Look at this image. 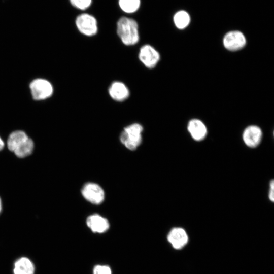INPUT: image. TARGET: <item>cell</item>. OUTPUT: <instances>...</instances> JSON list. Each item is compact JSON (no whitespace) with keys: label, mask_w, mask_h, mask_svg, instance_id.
<instances>
[{"label":"cell","mask_w":274,"mask_h":274,"mask_svg":"<svg viewBox=\"0 0 274 274\" xmlns=\"http://www.w3.org/2000/svg\"><path fill=\"white\" fill-rule=\"evenodd\" d=\"M117 33L122 42L126 46L134 45L140 39L136 21L126 17H122L118 21Z\"/></svg>","instance_id":"1"},{"label":"cell","mask_w":274,"mask_h":274,"mask_svg":"<svg viewBox=\"0 0 274 274\" xmlns=\"http://www.w3.org/2000/svg\"><path fill=\"white\" fill-rule=\"evenodd\" d=\"M143 127L134 123L124 127L120 135L121 143L128 150H135L142 141Z\"/></svg>","instance_id":"2"},{"label":"cell","mask_w":274,"mask_h":274,"mask_svg":"<svg viewBox=\"0 0 274 274\" xmlns=\"http://www.w3.org/2000/svg\"><path fill=\"white\" fill-rule=\"evenodd\" d=\"M81 194L87 201L95 205L102 203L105 198V193L102 188L93 182L85 183L81 189Z\"/></svg>","instance_id":"3"},{"label":"cell","mask_w":274,"mask_h":274,"mask_svg":"<svg viewBox=\"0 0 274 274\" xmlns=\"http://www.w3.org/2000/svg\"><path fill=\"white\" fill-rule=\"evenodd\" d=\"M76 25L78 30L86 36H94L98 31L95 18L89 14L83 13L79 15L76 20Z\"/></svg>","instance_id":"4"},{"label":"cell","mask_w":274,"mask_h":274,"mask_svg":"<svg viewBox=\"0 0 274 274\" xmlns=\"http://www.w3.org/2000/svg\"><path fill=\"white\" fill-rule=\"evenodd\" d=\"M30 89L32 96L36 100H43L51 96L53 87L47 80L43 79H37L30 84Z\"/></svg>","instance_id":"5"},{"label":"cell","mask_w":274,"mask_h":274,"mask_svg":"<svg viewBox=\"0 0 274 274\" xmlns=\"http://www.w3.org/2000/svg\"><path fill=\"white\" fill-rule=\"evenodd\" d=\"M160 58L159 52L150 45H143L139 50V59L143 65L148 68L155 67Z\"/></svg>","instance_id":"6"},{"label":"cell","mask_w":274,"mask_h":274,"mask_svg":"<svg viewBox=\"0 0 274 274\" xmlns=\"http://www.w3.org/2000/svg\"><path fill=\"white\" fill-rule=\"evenodd\" d=\"M223 43L226 49L231 51H238L245 46L246 39L242 32L233 30L228 32L225 35Z\"/></svg>","instance_id":"7"},{"label":"cell","mask_w":274,"mask_h":274,"mask_svg":"<svg viewBox=\"0 0 274 274\" xmlns=\"http://www.w3.org/2000/svg\"><path fill=\"white\" fill-rule=\"evenodd\" d=\"M262 136L261 129L256 125L248 126L243 133V141L250 148L256 147L260 144Z\"/></svg>","instance_id":"8"},{"label":"cell","mask_w":274,"mask_h":274,"mask_svg":"<svg viewBox=\"0 0 274 274\" xmlns=\"http://www.w3.org/2000/svg\"><path fill=\"white\" fill-rule=\"evenodd\" d=\"M86 222L88 227L94 233H104L110 227L108 219L97 214L89 216L86 219Z\"/></svg>","instance_id":"9"},{"label":"cell","mask_w":274,"mask_h":274,"mask_svg":"<svg viewBox=\"0 0 274 274\" xmlns=\"http://www.w3.org/2000/svg\"><path fill=\"white\" fill-rule=\"evenodd\" d=\"M167 240L175 249L184 247L188 241V236L185 230L180 227L173 228L168 233Z\"/></svg>","instance_id":"10"},{"label":"cell","mask_w":274,"mask_h":274,"mask_svg":"<svg viewBox=\"0 0 274 274\" xmlns=\"http://www.w3.org/2000/svg\"><path fill=\"white\" fill-rule=\"evenodd\" d=\"M109 94L114 100L121 102L127 99L129 96V90L127 86L120 81L111 83L108 89Z\"/></svg>","instance_id":"11"},{"label":"cell","mask_w":274,"mask_h":274,"mask_svg":"<svg viewBox=\"0 0 274 274\" xmlns=\"http://www.w3.org/2000/svg\"><path fill=\"white\" fill-rule=\"evenodd\" d=\"M187 129L192 138L196 141L203 140L207 135V127L199 119L191 120L188 123Z\"/></svg>","instance_id":"12"},{"label":"cell","mask_w":274,"mask_h":274,"mask_svg":"<svg viewBox=\"0 0 274 274\" xmlns=\"http://www.w3.org/2000/svg\"><path fill=\"white\" fill-rule=\"evenodd\" d=\"M34 271V265L27 258L22 257L15 263L14 274H33Z\"/></svg>","instance_id":"13"},{"label":"cell","mask_w":274,"mask_h":274,"mask_svg":"<svg viewBox=\"0 0 274 274\" xmlns=\"http://www.w3.org/2000/svg\"><path fill=\"white\" fill-rule=\"evenodd\" d=\"M26 134L21 130L15 131L9 135L7 141L8 149L14 152V150L27 138Z\"/></svg>","instance_id":"14"},{"label":"cell","mask_w":274,"mask_h":274,"mask_svg":"<svg viewBox=\"0 0 274 274\" xmlns=\"http://www.w3.org/2000/svg\"><path fill=\"white\" fill-rule=\"evenodd\" d=\"M34 144L32 140L28 138L14 150V152L17 157L23 158L31 153Z\"/></svg>","instance_id":"15"},{"label":"cell","mask_w":274,"mask_h":274,"mask_svg":"<svg viewBox=\"0 0 274 274\" xmlns=\"http://www.w3.org/2000/svg\"><path fill=\"white\" fill-rule=\"evenodd\" d=\"M190 17L185 11L177 12L174 16V22L176 26L180 29L186 28L189 24Z\"/></svg>","instance_id":"16"},{"label":"cell","mask_w":274,"mask_h":274,"mask_svg":"<svg viewBox=\"0 0 274 274\" xmlns=\"http://www.w3.org/2000/svg\"><path fill=\"white\" fill-rule=\"evenodd\" d=\"M140 0H119L120 8L127 13L136 12L140 8Z\"/></svg>","instance_id":"17"},{"label":"cell","mask_w":274,"mask_h":274,"mask_svg":"<svg viewBox=\"0 0 274 274\" xmlns=\"http://www.w3.org/2000/svg\"><path fill=\"white\" fill-rule=\"evenodd\" d=\"M70 2L74 7L84 10L91 5L92 0H70Z\"/></svg>","instance_id":"18"},{"label":"cell","mask_w":274,"mask_h":274,"mask_svg":"<svg viewBox=\"0 0 274 274\" xmlns=\"http://www.w3.org/2000/svg\"><path fill=\"white\" fill-rule=\"evenodd\" d=\"M93 274H112V271L107 265H98L94 267Z\"/></svg>","instance_id":"19"},{"label":"cell","mask_w":274,"mask_h":274,"mask_svg":"<svg viewBox=\"0 0 274 274\" xmlns=\"http://www.w3.org/2000/svg\"><path fill=\"white\" fill-rule=\"evenodd\" d=\"M270 189L268 193V197L270 200L272 202L274 201V181L271 180L269 184Z\"/></svg>","instance_id":"20"},{"label":"cell","mask_w":274,"mask_h":274,"mask_svg":"<svg viewBox=\"0 0 274 274\" xmlns=\"http://www.w3.org/2000/svg\"><path fill=\"white\" fill-rule=\"evenodd\" d=\"M4 147V143L0 138V150H2Z\"/></svg>","instance_id":"21"},{"label":"cell","mask_w":274,"mask_h":274,"mask_svg":"<svg viewBox=\"0 0 274 274\" xmlns=\"http://www.w3.org/2000/svg\"><path fill=\"white\" fill-rule=\"evenodd\" d=\"M2 211V202H1V198H0V213Z\"/></svg>","instance_id":"22"}]
</instances>
